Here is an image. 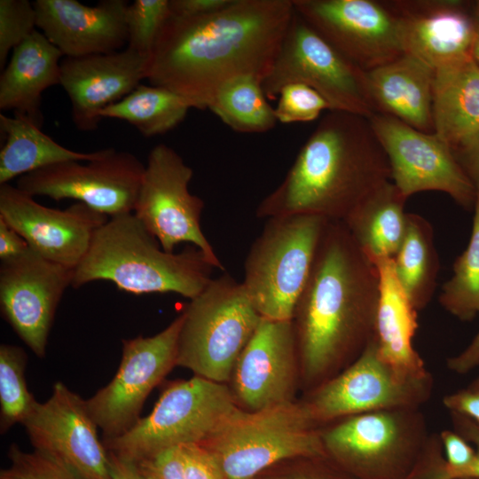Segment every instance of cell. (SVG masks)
I'll list each match as a JSON object with an SVG mask.
<instances>
[{"instance_id": "obj_1", "label": "cell", "mask_w": 479, "mask_h": 479, "mask_svg": "<svg viewBox=\"0 0 479 479\" xmlns=\"http://www.w3.org/2000/svg\"><path fill=\"white\" fill-rule=\"evenodd\" d=\"M294 12L293 0H232L200 17L170 14L148 57L145 79L206 110L228 81H263Z\"/></svg>"}, {"instance_id": "obj_2", "label": "cell", "mask_w": 479, "mask_h": 479, "mask_svg": "<svg viewBox=\"0 0 479 479\" xmlns=\"http://www.w3.org/2000/svg\"><path fill=\"white\" fill-rule=\"evenodd\" d=\"M379 274L342 221H328L293 315L299 366L316 388L375 336Z\"/></svg>"}, {"instance_id": "obj_3", "label": "cell", "mask_w": 479, "mask_h": 479, "mask_svg": "<svg viewBox=\"0 0 479 479\" xmlns=\"http://www.w3.org/2000/svg\"><path fill=\"white\" fill-rule=\"evenodd\" d=\"M389 181L390 164L369 119L328 111L283 181L258 204L255 215L266 219L309 215L344 221Z\"/></svg>"}, {"instance_id": "obj_4", "label": "cell", "mask_w": 479, "mask_h": 479, "mask_svg": "<svg viewBox=\"0 0 479 479\" xmlns=\"http://www.w3.org/2000/svg\"><path fill=\"white\" fill-rule=\"evenodd\" d=\"M215 268L195 246L164 251L135 214L128 213L109 217L96 232L74 270L72 287L107 280L135 294L175 293L191 300L212 280Z\"/></svg>"}, {"instance_id": "obj_5", "label": "cell", "mask_w": 479, "mask_h": 479, "mask_svg": "<svg viewBox=\"0 0 479 479\" xmlns=\"http://www.w3.org/2000/svg\"><path fill=\"white\" fill-rule=\"evenodd\" d=\"M201 444L224 479H252L287 459L326 458L319 428L306 405L293 401L258 411L238 408Z\"/></svg>"}, {"instance_id": "obj_6", "label": "cell", "mask_w": 479, "mask_h": 479, "mask_svg": "<svg viewBox=\"0 0 479 479\" xmlns=\"http://www.w3.org/2000/svg\"><path fill=\"white\" fill-rule=\"evenodd\" d=\"M182 314L177 365L216 382L229 381L262 319L242 283L226 272L212 279Z\"/></svg>"}, {"instance_id": "obj_7", "label": "cell", "mask_w": 479, "mask_h": 479, "mask_svg": "<svg viewBox=\"0 0 479 479\" xmlns=\"http://www.w3.org/2000/svg\"><path fill=\"white\" fill-rule=\"evenodd\" d=\"M328 221L309 215L267 219L246 257L241 282L262 318L292 320Z\"/></svg>"}, {"instance_id": "obj_8", "label": "cell", "mask_w": 479, "mask_h": 479, "mask_svg": "<svg viewBox=\"0 0 479 479\" xmlns=\"http://www.w3.org/2000/svg\"><path fill=\"white\" fill-rule=\"evenodd\" d=\"M319 433L326 458L354 479H404L430 436L420 408L352 415Z\"/></svg>"}, {"instance_id": "obj_9", "label": "cell", "mask_w": 479, "mask_h": 479, "mask_svg": "<svg viewBox=\"0 0 479 479\" xmlns=\"http://www.w3.org/2000/svg\"><path fill=\"white\" fill-rule=\"evenodd\" d=\"M224 383L194 375L169 384L152 412L123 435L102 440L117 457L136 463L158 452L201 444L239 408Z\"/></svg>"}, {"instance_id": "obj_10", "label": "cell", "mask_w": 479, "mask_h": 479, "mask_svg": "<svg viewBox=\"0 0 479 479\" xmlns=\"http://www.w3.org/2000/svg\"><path fill=\"white\" fill-rule=\"evenodd\" d=\"M303 83L318 92L329 111L370 117L374 108L366 73L354 65L295 11L272 65L262 81L268 99L289 83Z\"/></svg>"}, {"instance_id": "obj_11", "label": "cell", "mask_w": 479, "mask_h": 479, "mask_svg": "<svg viewBox=\"0 0 479 479\" xmlns=\"http://www.w3.org/2000/svg\"><path fill=\"white\" fill-rule=\"evenodd\" d=\"M431 373L404 377L381 355L375 336L339 373L314 388L304 403L315 425L381 410L420 408L430 398Z\"/></svg>"}, {"instance_id": "obj_12", "label": "cell", "mask_w": 479, "mask_h": 479, "mask_svg": "<svg viewBox=\"0 0 479 479\" xmlns=\"http://www.w3.org/2000/svg\"><path fill=\"white\" fill-rule=\"evenodd\" d=\"M193 171L170 146L157 144L148 154L133 213L173 253L180 243L200 249L213 265L224 271L200 228L204 201L189 191Z\"/></svg>"}, {"instance_id": "obj_13", "label": "cell", "mask_w": 479, "mask_h": 479, "mask_svg": "<svg viewBox=\"0 0 479 479\" xmlns=\"http://www.w3.org/2000/svg\"><path fill=\"white\" fill-rule=\"evenodd\" d=\"M183 314L158 334L122 340V353L112 381L86 400L103 439L118 437L140 419L150 392L177 365Z\"/></svg>"}, {"instance_id": "obj_14", "label": "cell", "mask_w": 479, "mask_h": 479, "mask_svg": "<svg viewBox=\"0 0 479 479\" xmlns=\"http://www.w3.org/2000/svg\"><path fill=\"white\" fill-rule=\"evenodd\" d=\"M82 162L37 169L20 177L16 186L32 197L73 199L108 217L133 213L145 170L141 161L132 153L110 147L100 157Z\"/></svg>"}, {"instance_id": "obj_15", "label": "cell", "mask_w": 479, "mask_h": 479, "mask_svg": "<svg viewBox=\"0 0 479 479\" xmlns=\"http://www.w3.org/2000/svg\"><path fill=\"white\" fill-rule=\"evenodd\" d=\"M368 119L388 156L391 181L406 199L437 191L474 210L476 190L447 144L387 114L374 113Z\"/></svg>"}, {"instance_id": "obj_16", "label": "cell", "mask_w": 479, "mask_h": 479, "mask_svg": "<svg viewBox=\"0 0 479 479\" xmlns=\"http://www.w3.org/2000/svg\"><path fill=\"white\" fill-rule=\"evenodd\" d=\"M294 11L365 72L404 53L398 16L389 1L293 0Z\"/></svg>"}, {"instance_id": "obj_17", "label": "cell", "mask_w": 479, "mask_h": 479, "mask_svg": "<svg viewBox=\"0 0 479 479\" xmlns=\"http://www.w3.org/2000/svg\"><path fill=\"white\" fill-rule=\"evenodd\" d=\"M35 451L60 463L80 479H113L108 452L86 400L63 382L36 402L22 422Z\"/></svg>"}, {"instance_id": "obj_18", "label": "cell", "mask_w": 479, "mask_h": 479, "mask_svg": "<svg viewBox=\"0 0 479 479\" xmlns=\"http://www.w3.org/2000/svg\"><path fill=\"white\" fill-rule=\"evenodd\" d=\"M74 270L29 249L0 264V309L3 318L38 357L46 354L55 313Z\"/></svg>"}, {"instance_id": "obj_19", "label": "cell", "mask_w": 479, "mask_h": 479, "mask_svg": "<svg viewBox=\"0 0 479 479\" xmlns=\"http://www.w3.org/2000/svg\"><path fill=\"white\" fill-rule=\"evenodd\" d=\"M0 218L37 255L75 270L109 217L77 201L65 209L45 207L17 186L4 184L0 185Z\"/></svg>"}, {"instance_id": "obj_20", "label": "cell", "mask_w": 479, "mask_h": 479, "mask_svg": "<svg viewBox=\"0 0 479 479\" xmlns=\"http://www.w3.org/2000/svg\"><path fill=\"white\" fill-rule=\"evenodd\" d=\"M299 358L292 320L262 318L232 370V394L247 411L292 402Z\"/></svg>"}, {"instance_id": "obj_21", "label": "cell", "mask_w": 479, "mask_h": 479, "mask_svg": "<svg viewBox=\"0 0 479 479\" xmlns=\"http://www.w3.org/2000/svg\"><path fill=\"white\" fill-rule=\"evenodd\" d=\"M148 56L128 47L78 58L64 57L59 84L71 102L77 130L94 131L100 112L132 92L145 79Z\"/></svg>"}, {"instance_id": "obj_22", "label": "cell", "mask_w": 479, "mask_h": 479, "mask_svg": "<svg viewBox=\"0 0 479 479\" xmlns=\"http://www.w3.org/2000/svg\"><path fill=\"white\" fill-rule=\"evenodd\" d=\"M399 20L404 53L434 70L472 55L478 25L472 2L459 0L389 1Z\"/></svg>"}, {"instance_id": "obj_23", "label": "cell", "mask_w": 479, "mask_h": 479, "mask_svg": "<svg viewBox=\"0 0 479 479\" xmlns=\"http://www.w3.org/2000/svg\"><path fill=\"white\" fill-rule=\"evenodd\" d=\"M36 27L64 57L110 53L126 48V0L95 6L77 0H35Z\"/></svg>"}, {"instance_id": "obj_24", "label": "cell", "mask_w": 479, "mask_h": 479, "mask_svg": "<svg viewBox=\"0 0 479 479\" xmlns=\"http://www.w3.org/2000/svg\"><path fill=\"white\" fill-rule=\"evenodd\" d=\"M366 73L374 112L398 119L423 132L434 133V69L408 53Z\"/></svg>"}, {"instance_id": "obj_25", "label": "cell", "mask_w": 479, "mask_h": 479, "mask_svg": "<svg viewBox=\"0 0 479 479\" xmlns=\"http://www.w3.org/2000/svg\"><path fill=\"white\" fill-rule=\"evenodd\" d=\"M371 260L379 274V300L375 320V338L379 351L403 376H426L430 373L412 342L419 326V311L397 276L393 258L379 257Z\"/></svg>"}, {"instance_id": "obj_26", "label": "cell", "mask_w": 479, "mask_h": 479, "mask_svg": "<svg viewBox=\"0 0 479 479\" xmlns=\"http://www.w3.org/2000/svg\"><path fill=\"white\" fill-rule=\"evenodd\" d=\"M63 58L41 31L35 30L12 51L0 75V109L12 110L42 127V94L59 84Z\"/></svg>"}, {"instance_id": "obj_27", "label": "cell", "mask_w": 479, "mask_h": 479, "mask_svg": "<svg viewBox=\"0 0 479 479\" xmlns=\"http://www.w3.org/2000/svg\"><path fill=\"white\" fill-rule=\"evenodd\" d=\"M434 133L452 149L479 135V64L472 55L434 70Z\"/></svg>"}, {"instance_id": "obj_28", "label": "cell", "mask_w": 479, "mask_h": 479, "mask_svg": "<svg viewBox=\"0 0 479 479\" xmlns=\"http://www.w3.org/2000/svg\"><path fill=\"white\" fill-rule=\"evenodd\" d=\"M0 128L5 136L0 151V185L60 162L93 161L104 153V149L81 153L64 147L35 122L20 114L10 117L0 114Z\"/></svg>"}, {"instance_id": "obj_29", "label": "cell", "mask_w": 479, "mask_h": 479, "mask_svg": "<svg viewBox=\"0 0 479 479\" xmlns=\"http://www.w3.org/2000/svg\"><path fill=\"white\" fill-rule=\"evenodd\" d=\"M406 198L389 181L362 200L342 221L370 258H393L403 240Z\"/></svg>"}, {"instance_id": "obj_30", "label": "cell", "mask_w": 479, "mask_h": 479, "mask_svg": "<svg viewBox=\"0 0 479 479\" xmlns=\"http://www.w3.org/2000/svg\"><path fill=\"white\" fill-rule=\"evenodd\" d=\"M393 263L412 303L418 311L423 310L434 294L439 271L433 228L426 218L407 213L405 232Z\"/></svg>"}, {"instance_id": "obj_31", "label": "cell", "mask_w": 479, "mask_h": 479, "mask_svg": "<svg viewBox=\"0 0 479 479\" xmlns=\"http://www.w3.org/2000/svg\"><path fill=\"white\" fill-rule=\"evenodd\" d=\"M190 105L162 87L140 83L132 92L100 112L101 119L125 121L145 137L162 135L185 118Z\"/></svg>"}, {"instance_id": "obj_32", "label": "cell", "mask_w": 479, "mask_h": 479, "mask_svg": "<svg viewBox=\"0 0 479 479\" xmlns=\"http://www.w3.org/2000/svg\"><path fill=\"white\" fill-rule=\"evenodd\" d=\"M236 132L262 133L273 129L278 120L262 87V79L242 75L223 84L208 108Z\"/></svg>"}, {"instance_id": "obj_33", "label": "cell", "mask_w": 479, "mask_h": 479, "mask_svg": "<svg viewBox=\"0 0 479 479\" xmlns=\"http://www.w3.org/2000/svg\"><path fill=\"white\" fill-rule=\"evenodd\" d=\"M439 302L461 321H471L479 315V192L469 242L456 258L452 277L443 285Z\"/></svg>"}, {"instance_id": "obj_34", "label": "cell", "mask_w": 479, "mask_h": 479, "mask_svg": "<svg viewBox=\"0 0 479 479\" xmlns=\"http://www.w3.org/2000/svg\"><path fill=\"white\" fill-rule=\"evenodd\" d=\"M27 356L19 346H0V432L28 416L37 402L27 387L25 370Z\"/></svg>"}, {"instance_id": "obj_35", "label": "cell", "mask_w": 479, "mask_h": 479, "mask_svg": "<svg viewBox=\"0 0 479 479\" xmlns=\"http://www.w3.org/2000/svg\"><path fill=\"white\" fill-rule=\"evenodd\" d=\"M169 16V0H135L129 4L126 47L149 57Z\"/></svg>"}, {"instance_id": "obj_36", "label": "cell", "mask_w": 479, "mask_h": 479, "mask_svg": "<svg viewBox=\"0 0 479 479\" xmlns=\"http://www.w3.org/2000/svg\"><path fill=\"white\" fill-rule=\"evenodd\" d=\"M36 27V12L28 0H0V67L4 68L9 53L24 42Z\"/></svg>"}, {"instance_id": "obj_37", "label": "cell", "mask_w": 479, "mask_h": 479, "mask_svg": "<svg viewBox=\"0 0 479 479\" xmlns=\"http://www.w3.org/2000/svg\"><path fill=\"white\" fill-rule=\"evenodd\" d=\"M274 112L278 122L294 123L316 120L322 111L330 110L324 98L310 86L294 82L284 86Z\"/></svg>"}, {"instance_id": "obj_38", "label": "cell", "mask_w": 479, "mask_h": 479, "mask_svg": "<svg viewBox=\"0 0 479 479\" xmlns=\"http://www.w3.org/2000/svg\"><path fill=\"white\" fill-rule=\"evenodd\" d=\"M10 466L0 479H80L66 467L37 451L25 452L12 444L8 451Z\"/></svg>"}, {"instance_id": "obj_39", "label": "cell", "mask_w": 479, "mask_h": 479, "mask_svg": "<svg viewBox=\"0 0 479 479\" xmlns=\"http://www.w3.org/2000/svg\"><path fill=\"white\" fill-rule=\"evenodd\" d=\"M438 437L446 462L447 479L463 476L475 460V447L454 429H444Z\"/></svg>"}, {"instance_id": "obj_40", "label": "cell", "mask_w": 479, "mask_h": 479, "mask_svg": "<svg viewBox=\"0 0 479 479\" xmlns=\"http://www.w3.org/2000/svg\"><path fill=\"white\" fill-rule=\"evenodd\" d=\"M134 465L143 479H186L181 445L161 450Z\"/></svg>"}, {"instance_id": "obj_41", "label": "cell", "mask_w": 479, "mask_h": 479, "mask_svg": "<svg viewBox=\"0 0 479 479\" xmlns=\"http://www.w3.org/2000/svg\"><path fill=\"white\" fill-rule=\"evenodd\" d=\"M186 479H224L211 452L201 444L181 445Z\"/></svg>"}, {"instance_id": "obj_42", "label": "cell", "mask_w": 479, "mask_h": 479, "mask_svg": "<svg viewBox=\"0 0 479 479\" xmlns=\"http://www.w3.org/2000/svg\"><path fill=\"white\" fill-rule=\"evenodd\" d=\"M443 404L450 412L462 415L479 426V391L469 388L445 395Z\"/></svg>"}, {"instance_id": "obj_43", "label": "cell", "mask_w": 479, "mask_h": 479, "mask_svg": "<svg viewBox=\"0 0 479 479\" xmlns=\"http://www.w3.org/2000/svg\"><path fill=\"white\" fill-rule=\"evenodd\" d=\"M232 0H169L170 14L179 17H200L215 12Z\"/></svg>"}, {"instance_id": "obj_44", "label": "cell", "mask_w": 479, "mask_h": 479, "mask_svg": "<svg viewBox=\"0 0 479 479\" xmlns=\"http://www.w3.org/2000/svg\"><path fill=\"white\" fill-rule=\"evenodd\" d=\"M450 413L453 429L464 436L475 447L476 452L475 462L461 477H479V426L462 415Z\"/></svg>"}, {"instance_id": "obj_45", "label": "cell", "mask_w": 479, "mask_h": 479, "mask_svg": "<svg viewBox=\"0 0 479 479\" xmlns=\"http://www.w3.org/2000/svg\"><path fill=\"white\" fill-rule=\"evenodd\" d=\"M453 153L479 192V135L467 144L453 150Z\"/></svg>"}, {"instance_id": "obj_46", "label": "cell", "mask_w": 479, "mask_h": 479, "mask_svg": "<svg viewBox=\"0 0 479 479\" xmlns=\"http://www.w3.org/2000/svg\"><path fill=\"white\" fill-rule=\"evenodd\" d=\"M29 246L26 240L0 218V260L6 261L27 252Z\"/></svg>"}, {"instance_id": "obj_47", "label": "cell", "mask_w": 479, "mask_h": 479, "mask_svg": "<svg viewBox=\"0 0 479 479\" xmlns=\"http://www.w3.org/2000/svg\"><path fill=\"white\" fill-rule=\"evenodd\" d=\"M285 479H354L327 458H315L305 469Z\"/></svg>"}, {"instance_id": "obj_48", "label": "cell", "mask_w": 479, "mask_h": 479, "mask_svg": "<svg viewBox=\"0 0 479 479\" xmlns=\"http://www.w3.org/2000/svg\"><path fill=\"white\" fill-rule=\"evenodd\" d=\"M446 365L449 370L460 375L479 368V330L462 351L447 359Z\"/></svg>"}, {"instance_id": "obj_49", "label": "cell", "mask_w": 479, "mask_h": 479, "mask_svg": "<svg viewBox=\"0 0 479 479\" xmlns=\"http://www.w3.org/2000/svg\"><path fill=\"white\" fill-rule=\"evenodd\" d=\"M108 455L113 479H143L134 463L124 460L110 452Z\"/></svg>"}, {"instance_id": "obj_50", "label": "cell", "mask_w": 479, "mask_h": 479, "mask_svg": "<svg viewBox=\"0 0 479 479\" xmlns=\"http://www.w3.org/2000/svg\"><path fill=\"white\" fill-rule=\"evenodd\" d=\"M472 56L475 60L479 64V26L476 33V36L472 48Z\"/></svg>"}, {"instance_id": "obj_51", "label": "cell", "mask_w": 479, "mask_h": 479, "mask_svg": "<svg viewBox=\"0 0 479 479\" xmlns=\"http://www.w3.org/2000/svg\"><path fill=\"white\" fill-rule=\"evenodd\" d=\"M472 12L477 25L479 26V0L472 1Z\"/></svg>"}, {"instance_id": "obj_52", "label": "cell", "mask_w": 479, "mask_h": 479, "mask_svg": "<svg viewBox=\"0 0 479 479\" xmlns=\"http://www.w3.org/2000/svg\"><path fill=\"white\" fill-rule=\"evenodd\" d=\"M473 390L479 391V374L467 387Z\"/></svg>"}, {"instance_id": "obj_53", "label": "cell", "mask_w": 479, "mask_h": 479, "mask_svg": "<svg viewBox=\"0 0 479 479\" xmlns=\"http://www.w3.org/2000/svg\"><path fill=\"white\" fill-rule=\"evenodd\" d=\"M453 479H479V477L467 476V477H459V478H453Z\"/></svg>"}, {"instance_id": "obj_54", "label": "cell", "mask_w": 479, "mask_h": 479, "mask_svg": "<svg viewBox=\"0 0 479 479\" xmlns=\"http://www.w3.org/2000/svg\"><path fill=\"white\" fill-rule=\"evenodd\" d=\"M405 479V478H404Z\"/></svg>"}]
</instances>
